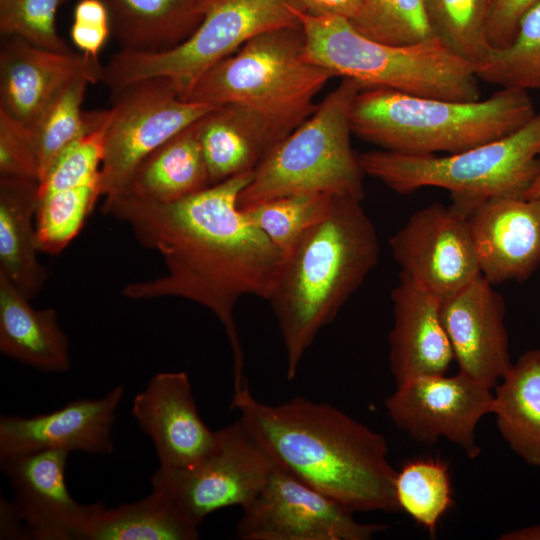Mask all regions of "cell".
Here are the masks:
<instances>
[{
    "instance_id": "obj_1",
    "label": "cell",
    "mask_w": 540,
    "mask_h": 540,
    "mask_svg": "<svg viewBox=\"0 0 540 540\" xmlns=\"http://www.w3.org/2000/svg\"><path fill=\"white\" fill-rule=\"evenodd\" d=\"M252 173L173 203L119 192L105 196L102 204L104 214L126 223L138 242L157 251L166 266L159 277L125 285L123 296L131 300L178 297L210 310L231 347L234 391L247 386L235 306L244 296L269 300L284 261L282 252L238 205Z\"/></svg>"
},
{
    "instance_id": "obj_2",
    "label": "cell",
    "mask_w": 540,
    "mask_h": 540,
    "mask_svg": "<svg viewBox=\"0 0 540 540\" xmlns=\"http://www.w3.org/2000/svg\"><path fill=\"white\" fill-rule=\"evenodd\" d=\"M231 408L274 463L354 513L400 511L382 434L327 403H262L248 386Z\"/></svg>"
},
{
    "instance_id": "obj_3",
    "label": "cell",
    "mask_w": 540,
    "mask_h": 540,
    "mask_svg": "<svg viewBox=\"0 0 540 540\" xmlns=\"http://www.w3.org/2000/svg\"><path fill=\"white\" fill-rule=\"evenodd\" d=\"M359 199L334 197L326 215L284 257L270 299L293 379L318 333L376 266V229Z\"/></svg>"
},
{
    "instance_id": "obj_4",
    "label": "cell",
    "mask_w": 540,
    "mask_h": 540,
    "mask_svg": "<svg viewBox=\"0 0 540 540\" xmlns=\"http://www.w3.org/2000/svg\"><path fill=\"white\" fill-rule=\"evenodd\" d=\"M536 115L527 91L501 88L486 99L456 101L388 88H363L351 111L352 133L407 155L454 154L505 137Z\"/></svg>"
},
{
    "instance_id": "obj_5",
    "label": "cell",
    "mask_w": 540,
    "mask_h": 540,
    "mask_svg": "<svg viewBox=\"0 0 540 540\" xmlns=\"http://www.w3.org/2000/svg\"><path fill=\"white\" fill-rule=\"evenodd\" d=\"M333 77L330 70L307 59L300 24L252 38L202 74L181 97L248 109L280 142L311 116L317 94Z\"/></svg>"
},
{
    "instance_id": "obj_6",
    "label": "cell",
    "mask_w": 540,
    "mask_h": 540,
    "mask_svg": "<svg viewBox=\"0 0 540 540\" xmlns=\"http://www.w3.org/2000/svg\"><path fill=\"white\" fill-rule=\"evenodd\" d=\"M295 11L307 59L335 76L354 79L365 88L456 101L480 99L475 66L436 35L411 44H389L362 34L345 19L313 16L296 7Z\"/></svg>"
},
{
    "instance_id": "obj_7",
    "label": "cell",
    "mask_w": 540,
    "mask_h": 540,
    "mask_svg": "<svg viewBox=\"0 0 540 540\" xmlns=\"http://www.w3.org/2000/svg\"><path fill=\"white\" fill-rule=\"evenodd\" d=\"M364 174L408 194L424 187L448 190L466 215L494 198H522L540 163V113L500 139L445 156L407 155L387 150L362 153Z\"/></svg>"
},
{
    "instance_id": "obj_8",
    "label": "cell",
    "mask_w": 540,
    "mask_h": 540,
    "mask_svg": "<svg viewBox=\"0 0 540 540\" xmlns=\"http://www.w3.org/2000/svg\"><path fill=\"white\" fill-rule=\"evenodd\" d=\"M363 88L354 79L342 78L311 116L253 170L239 195V207L301 193L362 200L364 172L351 145L350 117Z\"/></svg>"
},
{
    "instance_id": "obj_9",
    "label": "cell",
    "mask_w": 540,
    "mask_h": 540,
    "mask_svg": "<svg viewBox=\"0 0 540 540\" xmlns=\"http://www.w3.org/2000/svg\"><path fill=\"white\" fill-rule=\"evenodd\" d=\"M300 21L293 0H206L204 16L192 34L161 52L120 50L103 67L111 91L156 77L168 78L181 96L202 74L252 38Z\"/></svg>"
},
{
    "instance_id": "obj_10",
    "label": "cell",
    "mask_w": 540,
    "mask_h": 540,
    "mask_svg": "<svg viewBox=\"0 0 540 540\" xmlns=\"http://www.w3.org/2000/svg\"><path fill=\"white\" fill-rule=\"evenodd\" d=\"M274 462L238 419L216 431L212 449L183 469L158 468L152 491L165 497L191 524L199 527L217 510L250 502L269 478Z\"/></svg>"
},
{
    "instance_id": "obj_11",
    "label": "cell",
    "mask_w": 540,
    "mask_h": 540,
    "mask_svg": "<svg viewBox=\"0 0 540 540\" xmlns=\"http://www.w3.org/2000/svg\"><path fill=\"white\" fill-rule=\"evenodd\" d=\"M112 92L100 169L104 197L123 191L143 159L216 107L183 99L173 81L163 77Z\"/></svg>"
},
{
    "instance_id": "obj_12",
    "label": "cell",
    "mask_w": 540,
    "mask_h": 540,
    "mask_svg": "<svg viewBox=\"0 0 540 540\" xmlns=\"http://www.w3.org/2000/svg\"><path fill=\"white\" fill-rule=\"evenodd\" d=\"M274 462V461H273ZM274 463L264 486L242 507V540H368L383 529Z\"/></svg>"
},
{
    "instance_id": "obj_13",
    "label": "cell",
    "mask_w": 540,
    "mask_h": 540,
    "mask_svg": "<svg viewBox=\"0 0 540 540\" xmlns=\"http://www.w3.org/2000/svg\"><path fill=\"white\" fill-rule=\"evenodd\" d=\"M492 389L463 372L423 375L400 385L386 398L390 419L415 441L434 444L445 438L469 459L480 455L475 430L491 413Z\"/></svg>"
},
{
    "instance_id": "obj_14",
    "label": "cell",
    "mask_w": 540,
    "mask_h": 540,
    "mask_svg": "<svg viewBox=\"0 0 540 540\" xmlns=\"http://www.w3.org/2000/svg\"><path fill=\"white\" fill-rule=\"evenodd\" d=\"M389 245L400 272L441 299L481 274L467 215L453 204L416 211Z\"/></svg>"
},
{
    "instance_id": "obj_15",
    "label": "cell",
    "mask_w": 540,
    "mask_h": 540,
    "mask_svg": "<svg viewBox=\"0 0 540 540\" xmlns=\"http://www.w3.org/2000/svg\"><path fill=\"white\" fill-rule=\"evenodd\" d=\"M69 452L46 450L0 461L14 491L11 501L23 539L86 540L102 503L81 504L69 493L65 468Z\"/></svg>"
},
{
    "instance_id": "obj_16",
    "label": "cell",
    "mask_w": 540,
    "mask_h": 540,
    "mask_svg": "<svg viewBox=\"0 0 540 540\" xmlns=\"http://www.w3.org/2000/svg\"><path fill=\"white\" fill-rule=\"evenodd\" d=\"M124 395L116 386L98 399H76L43 414L0 418V461L46 450L109 455L112 428Z\"/></svg>"
},
{
    "instance_id": "obj_17",
    "label": "cell",
    "mask_w": 540,
    "mask_h": 540,
    "mask_svg": "<svg viewBox=\"0 0 540 540\" xmlns=\"http://www.w3.org/2000/svg\"><path fill=\"white\" fill-rule=\"evenodd\" d=\"M505 301L482 274L442 299L441 317L459 371L494 388L512 362Z\"/></svg>"
},
{
    "instance_id": "obj_18",
    "label": "cell",
    "mask_w": 540,
    "mask_h": 540,
    "mask_svg": "<svg viewBox=\"0 0 540 540\" xmlns=\"http://www.w3.org/2000/svg\"><path fill=\"white\" fill-rule=\"evenodd\" d=\"M98 57L58 52L6 36L0 49V108L30 127L46 105L67 84L102 81Z\"/></svg>"
},
{
    "instance_id": "obj_19",
    "label": "cell",
    "mask_w": 540,
    "mask_h": 540,
    "mask_svg": "<svg viewBox=\"0 0 540 540\" xmlns=\"http://www.w3.org/2000/svg\"><path fill=\"white\" fill-rule=\"evenodd\" d=\"M131 412L150 437L160 468H188L215 444L216 431L201 419L186 372L153 375L134 397Z\"/></svg>"
},
{
    "instance_id": "obj_20",
    "label": "cell",
    "mask_w": 540,
    "mask_h": 540,
    "mask_svg": "<svg viewBox=\"0 0 540 540\" xmlns=\"http://www.w3.org/2000/svg\"><path fill=\"white\" fill-rule=\"evenodd\" d=\"M480 273L493 285L531 276L540 264V200L494 198L467 214Z\"/></svg>"
},
{
    "instance_id": "obj_21",
    "label": "cell",
    "mask_w": 540,
    "mask_h": 540,
    "mask_svg": "<svg viewBox=\"0 0 540 540\" xmlns=\"http://www.w3.org/2000/svg\"><path fill=\"white\" fill-rule=\"evenodd\" d=\"M391 300L388 360L396 386L418 376L446 374L454 357L442 322V299L400 272Z\"/></svg>"
},
{
    "instance_id": "obj_22",
    "label": "cell",
    "mask_w": 540,
    "mask_h": 540,
    "mask_svg": "<svg viewBox=\"0 0 540 540\" xmlns=\"http://www.w3.org/2000/svg\"><path fill=\"white\" fill-rule=\"evenodd\" d=\"M0 273V351L43 372L71 367L69 340L54 308L36 309Z\"/></svg>"
},
{
    "instance_id": "obj_23",
    "label": "cell",
    "mask_w": 540,
    "mask_h": 540,
    "mask_svg": "<svg viewBox=\"0 0 540 540\" xmlns=\"http://www.w3.org/2000/svg\"><path fill=\"white\" fill-rule=\"evenodd\" d=\"M197 132L211 185L253 171L279 143L259 116L233 104L206 113Z\"/></svg>"
},
{
    "instance_id": "obj_24",
    "label": "cell",
    "mask_w": 540,
    "mask_h": 540,
    "mask_svg": "<svg viewBox=\"0 0 540 540\" xmlns=\"http://www.w3.org/2000/svg\"><path fill=\"white\" fill-rule=\"evenodd\" d=\"M38 199L39 181L0 177V273L29 299L41 291L47 279L38 258Z\"/></svg>"
},
{
    "instance_id": "obj_25",
    "label": "cell",
    "mask_w": 540,
    "mask_h": 540,
    "mask_svg": "<svg viewBox=\"0 0 540 540\" xmlns=\"http://www.w3.org/2000/svg\"><path fill=\"white\" fill-rule=\"evenodd\" d=\"M111 23V35L122 50L161 52L169 50L198 27L206 0H103Z\"/></svg>"
},
{
    "instance_id": "obj_26",
    "label": "cell",
    "mask_w": 540,
    "mask_h": 540,
    "mask_svg": "<svg viewBox=\"0 0 540 540\" xmlns=\"http://www.w3.org/2000/svg\"><path fill=\"white\" fill-rule=\"evenodd\" d=\"M210 185L196 121L143 159L121 192L141 200L168 204Z\"/></svg>"
},
{
    "instance_id": "obj_27",
    "label": "cell",
    "mask_w": 540,
    "mask_h": 540,
    "mask_svg": "<svg viewBox=\"0 0 540 540\" xmlns=\"http://www.w3.org/2000/svg\"><path fill=\"white\" fill-rule=\"evenodd\" d=\"M491 413L511 450L540 467V348L511 364L495 386Z\"/></svg>"
},
{
    "instance_id": "obj_28",
    "label": "cell",
    "mask_w": 540,
    "mask_h": 540,
    "mask_svg": "<svg viewBox=\"0 0 540 540\" xmlns=\"http://www.w3.org/2000/svg\"><path fill=\"white\" fill-rule=\"evenodd\" d=\"M198 527L187 521L161 494L112 509L103 507L86 540H195Z\"/></svg>"
},
{
    "instance_id": "obj_29",
    "label": "cell",
    "mask_w": 540,
    "mask_h": 540,
    "mask_svg": "<svg viewBox=\"0 0 540 540\" xmlns=\"http://www.w3.org/2000/svg\"><path fill=\"white\" fill-rule=\"evenodd\" d=\"M89 84L86 79H75L67 84L29 127L40 167V181L66 148L106 116L107 110L82 111Z\"/></svg>"
},
{
    "instance_id": "obj_30",
    "label": "cell",
    "mask_w": 540,
    "mask_h": 540,
    "mask_svg": "<svg viewBox=\"0 0 540 540\" xmlns=\"http://www.w3.org/2000/svg\"><path fill=\"white\" fill-rule=\"evenodd\" d=\"M394 489L399 510L432 535L453 505L448 464L439 458H419L405 463L396 472Z\"/></svg>"
},
{
    "instance_id": "obj_31",
    "label": "cell",
    "mask_w": 540,
    "mask_h": 540,
    "mask_svg": "<svg viewBox=\"0 0 540 540\" xmlns=\"http://www.w3.org/2000/svg\"><path fill=\"white\" fill-rule=\"evenodd\" d=\"M475 72L479 80L502 88L540 90V2L522 15L512 42L492 49Z\"/></svg>"
},
{
    "instance_id": "obj_32",
    "label": "cell",
    "mask_w": 540,
    "mask_h": 540,
    "mask_svg": "<svg viewBox=\"0 0 540 540\" xmlns=\"http://www.w3.org/2000/svg\"><path fill=\"white\" fill-rule=\"evenodd\" d=\"M434 35L474 66L492 50L486 36L493 0H425Z\"/></svg>"
},
{
    "instance_id": "obj_33",
    "label": "cell",
    "mask_w": 540,
    "mask_h": 540,
    "mask_svg": "<svg viewBox=\"0 0 540 540\" xmlns=\"http://www.w3.org/2000/svg\"><path fill=\"white\" fill-rule=\"evenodd\" d=\"M100 196L101 182L39 193L36 230L40 251H63L81 231Z\"/></svg>"
},
{
    "instance_id": "obj_34",
    "label": "cell",
    "mask_w": 540,
    "mask_h": 540,
    "mask_svg": "<svg viewBox=\"0 0 540 540\" xmlns=\"http://www.w3.org/2000/svg\"><path fill=\"white\" fill-rule=\"evenodd\" d=\"M336 196L301 193L241 208L284 257L300 237L328 212Z\"/></svg>"
},
{
    "instance_id": "obj_35",
    "label": "cell",
    "mask_w": 540,
    "mask_h": 540,
    "mask_svg": "<svg viewBox=\"0 0 540 540\" xmlns=\"http://www.w3.org/2000/svg\"><path fill=\"white\" fill-rule=\"evenodd\" d=\"M110 118L111 109H107L106 116L96 127L62 152L39 182V193L101 182L100 169Z\"/></svg>"
},
{
    "instance_id": "obj_36",
    "label": "cell",
    "mask_w": 540,
    "mask_h": 540,
    "mask_svg": "<svg viewBox=\"0 0 540 540\" xmlns=\"http://www.w3.org/2000/svg\"><path fill=\"white\" fill-rule=\"evenodd\" d=\"M67 0H0V32L58 52L72 51L56 28V14Z\"/></svg>"
},
{
    "instance_id": "obj_37",
    "label": "cell",
    "mask_w": 540,
    "mask_h": 540,
    "mask_svg": "<svg viewBox=\"0 0 540 540\" xmlns=\"http://www.w3.org/2000/svg\"><path fill=\"white\" fill-rule=\"evenodd\" d=\"M0 177L41 179L30 128L1 108Z\"/></svg>"
},
{
    "instance_id": "obj_38",
    "label": "cell",
    "mask_w": 540,
    "mask_h": 540,
    "mask_svg": "<svg viewBox=\"0 0 540 540\" xmlns=\"http://www.w3.org/2000/svg\"><path fill=\"white\" fill-rule=\"evenodd\" d=\"M293 3L309 15L345 19L362 34L394 44L375 0H293Z\"/></svg>"
},
{
    "instance_id": "obj_39",
    "label": "cell",
    "mask_w": 540,
    "mask_h": 540,
    "mask_svg": "<svg viewBox=\"0 0 540 540\" xmlns=\"http://www.w3.org/2000/svg\"><path fill=\"white\" fill-rule=\"evenodd\" d=\"M394 44H411L434 35L425 0H375Z\"/></svg>"
},
{
    "instance_id": "obj_40",
    "label": "cell",
    "mask_w": 540,
    "mask_h": 540,
    "mask_svg": "<svg viewBox=\"0 0 540 540\" xmlns=\"http://www.w3.org/2000/svg\"><path fill=\"white\" fill-rule=\"evenodd\" d=\"M111 35L109 11L103 0H79L74 8L70 37L84 54L98 57Z\"/></svg>"
},
{
    "instance_id": "obj_41",
    "label": "cell",
    "mask_w": 540,
    "mask_h": 540,
    "mask_svg": "<svg viewBox=\"0 0 540 540\" xmlns=\"http://www.w3.org/2000/svg\"><path fill=\"white\" fill-rule=\"evenodd\" d=\"M540 0H493L486 36L492 49L508 46L522 15Z\"/></svg>"
},
{
    "instance_id": "obj_42",
    "label": "cell",
    "mask_w": 540,
    "mask_h": 540,
    "mask_svg": "<svg viewBox=\"0 0 540 540\" xmlns=\"http://www.w3.org/2000/svg\"><path fill=\"white\" fill-rule=\"evenodd\" d=\"M502 540H540V523L509 531L501 535Z\"/></svg>"
},
{
    "instance_id": "obj_43",
    "label": "cell",
    "mask_w": 540,
    "mask_h": 540,
    "mask_svg": "<svg viewBox=\"0 0 540 540\" xmlns=\"http://www.w3.org/2000/svg\"><path fill=\"white\" fill-rule=\"evenodd\" d=\"M525 198L532 199V200H540V163H539V170L538 173L527 191Z\"/></svg>"
}]
</instances>
